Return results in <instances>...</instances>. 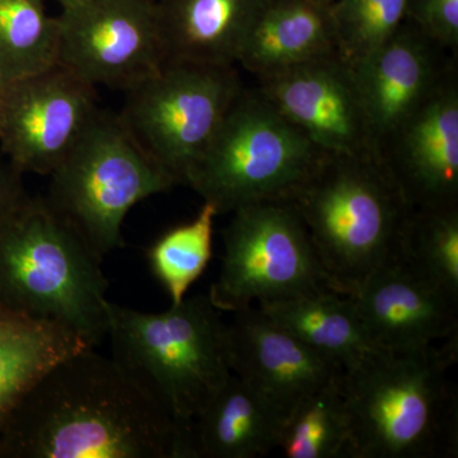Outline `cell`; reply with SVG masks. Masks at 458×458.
I'll list each match as a JSON object with an SVG mask.
<instances>
[{"mask_svg": "<svg viewBox=\"0 0 458 458\" xmlns=\"http://www.w3.org/2000/svg\"><path fill=\"white\" fill-rule=\"evenodd\" d=\"M342 375L301 401L286 418L278 445L286 458L346 457L349 426Z\"/></svg>", "mask_w": 458, "mask_h": 458, "instance_id": "24", "label": "cell"}, {"mask_svg": "<svg viewBox=\"0 0 458 458\" xmlns=\"http://www.w3.org/2000/svg\"><path fill=\"white\" fill-rule=\"evenodd\" d=\"M232 214L221 271L208 294L216 309L237 312L254 302L335 291L291 201H262Z\"/></svg>", "mask_w": 458, "mask_h": 458, "instance_id": "8", "label": "cell"}, {"mask_svg": "<svg viewBox=\"0 0 458 458\" xmlns=\"http://www.w3.org/2000/svg\"><path fill=\"white\" fill-rule=\"evenodd\" d=\"M443 49L406 22L391 40L355 66L375 153L438 89L454 69Z\"/></svg>", "mask_w": 458, "mask_h": 458, "instance_id": "16", "label": "cell"}, {"mask_svg": "<svg viewBox=\"0 0 458 458\" xmlns=\"http://www.w3.org/2000/svg\"><path fill=\"white\" fill-rule=\"evenodd\" d=\"M312 2L321 3V4L331 5L335 0H312Z\"/></svg>", "mask_w": 458, "mask_h": 458, "instance_id": "31", "label": "cell"}, {"mask_svg": "<svg viewBox=\"0 0 458 458\" xmlns=\"http://www.w3.org/2000/svg\"><path fill=\"white\" fill-rule=\"evenodd\" d=\"M101 262L45 198L27 197L0 221V306L63 325L96 348L108 331Z\"/></svg>", "mask_w": 458, "mask_h": 458, "instance_id": "3", "label": "cell"}, {"mask_svg": "<svg viewBox=\"0 0 458 458\" xmlns=\"http://www.w3.org/2000/svg\"><path fill=\"white\" fill-rule=\"evenodd\" d=\"M284 421L232 373L192 423L195 458H255L278 448Z\"/></svg>", "mask_w": 458, "mask_h": 458, "instance_id": "19", "label": "cell"}, {"mask_svg": "<svg viewBox=\"0 0 458 458\" xmlns=\"http://www.w3.org/2000/svg\"><path fill=\"white\" fill-rule=\"evenodd\" d=\"M377 157L410 207H458V82L454 69L384 141Z\"/></svg>", "mask_w": 458, "mask_h": 458, "instance_id": "13", "label": "cell"}, {"mask_svg": "<svg viewBox=\"0 0 458 458\" xmlns=\"http://www.w3.org/2000/svg\"><path fill=\"white\" fill-rule=\"evenodd\" d=\"M258 307L271 321L343 370L376 351L349 294L327 289Z\"/></svg>", "mask_w": 458, "mask_h": 458, "instance_id": "21", "label": "cell"}, {"mask_svg": "<svg viewBox=\"0 0 458 458\" xmlns=\"http://www.w3.org/2000/svg\"><path fill=\"white\" fill-rule=\"evenodd\" d=\"M99 110L96 87L57 64L4 86L0 152L21 174L50 176Z\"/></svg>", "mask_w": 458, "mask_h": 458, "instance_id": "11", "label": "cell"}, {"mask_svg": "<svg viewBox=\"0 0 458 458\" xmlns=\"http://www.w3.org/2000/svg\"><path fill=\"white\" fill-rule=\"evenodd\" d=\"M174 186V181L144 153L119 114L98 110L50 174L45 200L104 260L125 246L123 225L132 208Z\"/></svg>", "mask_w": 458, "mask_h": 458, "instance_id": "7", "label": "cell"}, {"mask_svg": "<svg viewBox=\"0 0 458 458\" xmlns=\"http://www.w3.org/2000/svg\"><path fill=\"white\" fill-rule=\"evenodd\" d=\"M0 458H195L181 426L137 379L95 348L41 377L0 434Z\"/></svg>", "mask_w": 458, "mask_h": 458, "instance_id": "1", "label": "cell"}, {"mask_svg": "<svg viewBox=\"0 0 458 458\" xmlns=\"http://www.w3.org/2000/svg\"><path fill=\"white\" fill-rule=\"evenodd\" d=\"M376 351L430 348L458 337L457 298L394 256L351 294Z\"/></svg>", "mask_w": 458, "mask_h": 458, "instance_id": "15", "label": "cell"}, {"mask_svg": "<svg viewBox=\"0 0 458 458\" xmlns=\"http://www.w3.org/2000/svg\"><path fill=\"white\" fill-rule=\"evenodd\" d=\"M56 18L59 64L90 86L128 92L167 62L156 0H86Z\"/></svg>", "mask_w": 458, "mask_h": 458, "instance_id": "10", "label": "cell"}, {"mask_svg": "<svg viewBox=\"0 0 458 458\" xmlns=\"http://www.w3.org/2000/svg\"><path fill=\"white\" fill-rule=\"evenodd\" d=\"M216 216V208L204 201L194 219L168 229L148 249L150 271L167 292L171 304L185 300L212 260Z\"/></svg>", "mask_w": 458, "mask_h": 458, "instance_id": "25", "label": "cell"}, {"mask_svg": "<svg viewBox=\"0 0 458 458\" xmlns=\"http://www.w3.org/2000/svg\"><path fill=\"white\" fill-rule=\"evenodd\" d=\"M60 31L45 0H0V81L4 86L59 64Z\"/></svg>", "mask_w": 458, "mask_h": 458, "instance_id": "22", "label": "cell"}, {"mask_svg": "<svg viewBox=\"0 0 458 458\" xmlns=\"http://www.w3.org/2000/svg\"><path fill=\"white\" fill-rule=\"evenodd\" d=\"M242 89L234 66L165 62L158 73L125 92L119 116L144 153L176 185H188Z\"/></svg>", "mask_w": 458, "mask_h": 458, "instance_id": "9", "label": "cell"}, {"mask_svg": "<svg viewBox=\"0 0 458 458\" xmlns=\"http://www.w3.org/2000/svg\"><path fill=\"white\" fill-rule=\"evenodd\" d=\"M3 93H4V84L0 81V108H2Z\"/></svg>", "mask_w": 458, "mask_h": 458, "instance_id": "30", "label": "cell"}, {"mask_svg": "<svg viewBox=\"0 0 458 458\" xmlns=\"http://www.w3.org/2000/svg\"><path fill=\"white\" fill-rule=\"evenodd\" d=\"M269 0H156L167 62L234 66Z\"/></svg>", "mask_w": 458, "mask_h": 458, "instance_id": "17", "label": "cell"}, {"mask_svg": "<svg viewBox=\"0 0 458 458\" xmlns=\"http://www.w3.org/2000/svg\"><path fill=\"white\" fill-rule=\"evenodd\" d=\"M458 337L408 352L375 351L343 370L351 458L458 454V401L448 378Z\"/></svg>", "mask_w": 458, "mask_h": 458, "instance_id": "2", "label": "cell"}, {"mask_svg": "<svg viewBox=\"0 0 458 458\" xmlns=\"http://www.w3.org/2000/svg\"><path fill=\"white\" fill-rule=\"evenodd\" d=\"M408 21L443 49L458 47V0H409Z\"/></svg>", "mask_w": 458, "mask_h": 458, "instance_id": "27", "label": "cell"}, {"mask_svg": "<svg viewBox=\"0 0 458 458\" xmlns=\"http://www.w3.org/2000/svg\"><path fill=\"white\" fill-rule=\"evenodd\" d=\"M409 0H335L336 53L352 68L369 59L408 22Z\"/></svg>", "mask_w": 458, "mask_h": 458, "instance_id": "26", "label": "cell"}, {"mask_svg": "<svg viewBox=\"0 0 458 458\" xmlns=\"http://www.w3.org/2000/svg\"><path fill=\"white\" fill-rule=\"evenodd\" d=\"M87 348L93 346L63 325L0 306V434L47 370Z\"/></svg>", "mask_w": 458, "mask_h": 458, "instance_id": "20", "label": "cell"}, {"mask_svg": "<svg viewBox=\"0 0 458 458\" xmlns=\"http://www.w3.org/2000/svg\"><path fill=\"white\" fill-rule=\"evenodd\" d=\"M222 313L208 294L156 313L108 302L114 360L188 429L232 375Z\"/></svg>", "mask_w": 458, "mask_h": 458, "instance_id": "5", "label": "cell"}, {"mask_svg": "<svg viewBox=\"0 0 458 458\" xmlns=\"http://www.w3.org/2000/svg\"><path fill=\"white\" fill-rule=\"evenodd\" d=\"M336 51L331 5L269 0L247 36L237 64L260 78Z\"/></svg>", "mask_w": 458, "mask_h": 458, "instance_id": "18", "label": "cell"}, {"mask_svg": "<svg viewBox=\"0 0 458 458\" xmlns=\"http://www.w3.org/2000/svg\"><path fill=\"white\" fill-rule=\"evenodd\" d=\"M396 258L458 300V207L412 208Z\"/></svg>", "mask_w": 458, "mask_h": 458, "instance_id": "23", "label": "cell"}, {"mask_svg": "<svg viewBox=\"0 0 458 458\" xmlns=\"http://www.w3.org/2000/svg\"><path fill=\"white\" fill-rule=\"evenodd\" d=\"M289 201L334 289L349 295L396 256L412 209L375 155L325 156Z\"/></svg>", "mask_w": 458, "mask_h": 458, "instance_id": "4", "label": "cell"}, {"mask_svg": "<svg viewBox=\"0 0 458 458\" xmlns=\"http://www.w3.org/2000/svg\"><path fill=\"white\" fill-rule=\"evenodd\" d=\"M327 153L262 95L241 89L188 186L218 216L246 205L289 200Z\"/></svg>", "mask_w": 458, "mask_h": 458, "instance_id": "6", "label": "cell"}, {"mask_svg": "<svg viewBox=\"0 0 458 458\" xmlns=\"http://www.w3.org/2000/svg\"><path fill=\"white\" fill-rule=\"evenodd\" d=\"M262 95L327 155H375L354 69L336 51L260 78Z\"/></svg>", "mask_w": 458, "mask_h": 458, "instance_id": "12", "label": "cell"}, {"mask_svg": "<svg viewBox=\"0 0 458 458\" xmlns=\"http://www.w3.org/2000/svg\"><path fill=\"white\" fill-rule=\"evenodd\" d=\"M59 3L60 7L68 8L73 7L75 4H80V3L86 2V0H56Z\"/></svg>", "mask_w": 458, "mask_h": 458, "instance_id": "29", "label": "cell"}, {"mask_svg": "<svg viewBox=\"0 0 458 458\" xmlns=\"http://www.w3.org/2000/svg\"><path fill=\"white\" fill-rule=\"evenodd\" d=\"M27 197L22 174L0 152V221Z\"/></svg>", "mask_w": 458, "mask_h": 458, "instance_id": "28", "label": "cell"}, {"mask_svg": "<svg viewBox=\"0 0 458 458\" xmlns=\"http://www.w3.org/2000/svg\"><path fill=\"white\" fill-rule=\"evenodd\" d=\"M233 313L227 334L232 373L260 394L283 421L301 401L342 375L339 364L271 321L259 307Z\"/></svg>", "mask_w": 458, "mask_h": 458, "instance_id": "14", "label": "cell"}]
</instances>
